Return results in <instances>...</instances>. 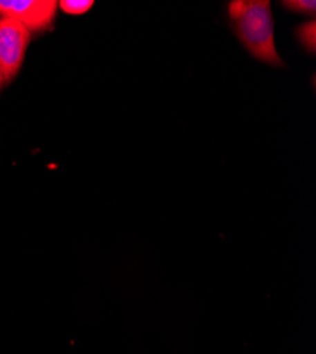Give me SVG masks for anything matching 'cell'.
<instances>
[{
	"mask_svg": "<svg viewBox=\"0 0 316 354\" xmlns=\"http://www.w3.org/2000/svg\"><path fill=\"white\" fill-rule=\"evenodd\" d=\"M236 33L258 60L282 66L274 41V21L268 0H236L228 5Z\"/></svg>",
	"mask_w": 316,
	"mask_h": 354,
	"instance_id": "obj_1",
	"label": "cell"
},
{
	"mask_svg": "<svg viewBox=\"0 0 316 354\" xmlns=\"http://www.w3.org/2000/svg\"><path fill=\"white\" fill-rule=\"evenodd\" d=\"M30 43V32L16 20L0 19V86L19 74Z\"/></svg>",
	"mask_w": 316,
	"mask_h": 354,
	"instance_id": "obj_2",
	"label": "cell"
},
{
	"mask_svg": "<svg viewBox=\"0 0 316 354\" xmlns=\"http://www.w3.org/2000/svg\"><path fill=\"white\" fill-rule=\"evenodd\" d=\"M57 8L54 0H0V19L16 20L30 33H39L53 24Z\"/></svg>",
	"mask_w": 316,
	"mask_h": 354,
	"instance_id": "obj_3",
	"label": "cell"
},
{
	"mask_svg": "<svg viewBox=\"0 0 316 354\" xmlns=\"http://www.w3.org/2000/svg\"><path fill=\"white\" fill-rule=\"evenodd\" d=\"M298 37L302 43V46L310 51L315 53L316 50V23L315 19H312L310 21L304 23L299 28H298Z\"/></svg>",
	"mask_w": 316,
	"mask_h": 354,
	"instance_id": "obj_4",
	"label": "cell"
},
{
	"mask_svg": "<svg viewBox=\"0 0 316 354\" xmlns=\"http://www.w3.org/2000/svg\"><path fill=\"white\" fill-rule=\"evenodd\" d=\"M60 9L67 15H84L87 13L93 6V0H62L59 2Z\"/></svg>",
	"mask_w": 316,
	"mask_h": 354,
	"instance_id": "obj_5",
	"label": "cell"
},
{
	"mask_svg": "<svg viewBox=\"0 0 316 354\" xmlns=\"http://www.w3.org/2000/svg\"><path fill=\"white\" fill-rule=\"evenodd\" d=\"M282 5L292 12L308 15L312 17L316 13V3L313 0H288V2H284Z\"/></svg>",
	"mask_w": 316,
	"mask_h": 354,
	"instance_id": "obj_6",
	"label": "cell"
}]
</instances>
